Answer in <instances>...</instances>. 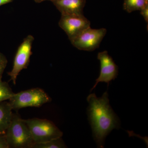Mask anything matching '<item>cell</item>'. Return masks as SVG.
I'll list each match as a JSON object with an SVG mask.
<instances>
[{
    "instance_id": "cell-1",
    "label": "cell",
    "mask_w": 148,
    "mask_h": 148,
    "mask_svg": "<svg viewBox=\"0 0 148 148\" xmlns=\"http://www.w3.org/2000/svg\"><path fill=\"white\" fill-rule=\"evenodd\" d=\"M88 120L92 128V136L98 148H104L106 137L113 130L119 129L120 121L110 104L108 91L101 97L95 93L87 98Z\"/></svg>"
},
{
    "instance_id": "cell-2",
    "label": "cell",
    "mask_w": 148,
    "mask_h": 148,
    "mask_svg": "<svg viewBox=\"0 0 148 148\" xmlns=\"http://www.w3.org/2000/svg\"><path fill=\"white\" fill-rule=\"evenodd\" d=\"M5 135L9 148H31L34 143L25 120L17 113H13Z\"/></svg>"
},
{
    "instance_id": "cell-3",
    "label": "cell",
    "mask_w": 148,
    "mask_h": 148,
    "mask_svg": "<svg viewBox=\"0 0 148 148\" xmlns=\"http://www.w3.org/2000/svg\"><path fill=\"white\" fill-rule=\"evenodd\" d=\"M8 101L12 110H18L28 107L39 108L51 99L43 89L35 88L15 93Z\"/></svg>"
},
{
    "instance_id": "cell-4",
    "label": "cell",
    "mask_w": 148,
    "mask_h": 148,
    "mask_svg": "<svg viewBox=\"0 0 148 148\" xmlns=\"http://www.w3.org/2000/svg\"><path fill=\"white\" fill-rule=\"evenodd\" d=\"M24 120L34 143H43L63 135V132L51 121L36 118Z\"/></svg>"
},
{
    "instance_id": "cell-5",
    "label": "cell",
    "mask_w": 148,
    "mask_h": 148,
    "mask_svg": "<svg viewBox=\"0 0 148 148\" xmlns=\"http://www.w3.org/2000/svg\"><path fill=\"white\" fill-rule=\"evenodd\" d=\"M34 38L32 35H28L24 39L16 51L11 71L8 73L10 80L13 84H16L18 74L24 69H27L32 55V48Z\"/></svg>"
},
{
    "instance_id": "cell-6",
    "label": "cell",
    "mask_w": 148,
    "mask_h": 148,
    "mask_svg": "<svg viewBox=\"0 0 148 148\" xmlns=\"http://www.w3.org/2000/svg\"><path fill=\"white\" fill-rule=\"evenodd\" d=\"M107 32L105 28L92 29L90 27L71 42L75 47L79 50L92 51L99 47Z\"/></svg>"
},
{
    "instance_id": "cell-7",
    "label": "cell",
    "mask_w": 148,
    "mask_h": 148,
    "mask_svg": "<svg viewBox=\"0 0 148 148\" xmlns=\"http://www.w3.org/2000/svg\"><path fill=\"white\" fill-rule=\"evenodd\" d=\"M59 27L66 33L70 41L90 27V21L82 14H61Z\"/></svg>"
},
{
    "instance_id": "cell-8",
    "label": "cell",
    "mask_w": 148,
    "mask_h": 148,
    "mask_svg": "<svg viewBox=\"0 0 148 148\" xmlns=\"http://www.w3.org/2000/svg\"><path fill=\"white\" fill-rule=\"evenodd\" d=\"M97 58L101 65L100 75L90 91L96 87L99 82L106 83L108 86L110 82L116 78L118 75V67L107 51L99 52Z\"/></svg>"
},
{
    "instance_id": "cell-9",
    "label": "cell",
    "mask_w": 148,
    "mask_h": 148,
    "mask_svg": "<svg viewBox=\"0 0 148 148\" xmlns=\"http://www.w3.org/2000/svg\"><path fill=\"white\" fill-rule=\"evenodd\" d=\"M52 2L61 14H82L86 0H53Z\"/></svg>"
},
{
    "instance_id": "cell-10",
    "label": "cell",
    "mask_w": 148,
    "mask_h": 148,
    "mask_svg": "<svg viewBox=\"0 0 148 148\" xmlns=\"http://www.w3.org/2000/svg\"><path fill=\"white\" fill-rule=\"evenodd\" d=\"M8 101L0 103V133L5 134L10 124L13 113Z\"/></svg>"
},
{
    "instance_id": "cell-11",
    "label": "cell",
    "mask_w": 148,
    "mask_h": 148,
    "mask_svg": "<svg viewBox=\"0 0 148 148\" xmlns=\"http://www.w3.org/2000/svg\"><path fill=\"white\" fill-rule=\"evenodd\" d=\"M62 138H56L43 143H34L31 148H67Z\"/></svg>"
},
{
    "instance_id": "cell-12",
    "label": "cell",
    "mask_w": 148,
    "mask_h": 148,
    "mask_svg": "<svg viewBox=\"0 0 148 148\" xmlns=\"http://www.w3.org/2000/svg\"><path fill=\"white\" fill-rule=\"evenodd\" d=\"M145 0H124L123 8L128 13L135 11H140L146 4Z\"/></svg>"
},
{
    "instance_id": "cell-13",
    "label": "cell",
    "mask_w": 148,
    "mask_h": 148,
    "mask_svg": "<svg viewBox=\"0 0 148 148\" xmlns=\"http://www.w3.org/2000/svg\"><path fill=\"white\" fill-rule=\"evenodd\" d=\"M14 93L7 83L0 82V103L9 100Z\"/></svg>"
},
{
    "instance_id": "cell-14",
    "label": "cell",
    "mask_w": 148,
    "mask_h": 148,
    "mask_svg": "<svg viewBox=\"0 0 148 148\" xmlns=\"http://www.w3.org/2000/svg\"><path fill=\"white\" fill-rule=\"evenodd\" d=\"M8 64V60L3 53L0 52V82L2 81V78L3 73L4 71Z\"/></svg>"
},
{
    "instance_id": "cell-15",
    "label": "cell",
    "mask_w": 148,
    "mask_h": 148,
    "mask_svg": "<svg viewBox=\"0 0 148 148\" xmlns=\"http://www.w3.org/2000/svg\"><path fill=\"white\" fill-rule=\"evenodd\" d=\"M140 14L143 16V18L145 20L147 24L148 23V3L145 5L140 10Z\"/></svg>"
},
{
    "instance_id": "cell-16",
    "label": "cell",
    "mask_w": 148,
    "mask_h": 148,
    "mask_svg": "<svg viewBox=\"0 0 148 148\" xmlns=\"http://www.w3.org/2000/svg\"><path fill=\"white\" fill-rule=\"evenodd\" d=\"M0 148H9L5 134L0 133Z\"/></svg>"
},
{
    "instance_id": "cell-17",
    "label": "cell",
    "mask_w": 148,
    "mask_h": 148,
    "mask_svg": "<svg viewBox=\"0 0 148 148\" xmlns=\"http://www.w3.org/2000/svg\"><path fill=\"white\" fill-rule=\"evenodd\" d=\"M14 0H0V6L12 2Z\"/></svg>"
},
{
    "instance_id": "cell-18",
    "label": "cell",
    "mask_w": 148,
    "mask_h": 148,
    "mask_svg": "<svg viewBox=\"0 0 148 148\" xmlns=\"http://www.w3.org/2000/svg\"><path fill=\"white\" fill-rule=\"evenodd\" d=\"M51 1V2L53 1V0H34L35 2L37 3H40L42 2L45 1Z\"/></svg>"
},
{
    "instance_id": "cell-19",
    "label": "cell",
    "mask_w": 148,
    "mask_h": 148,
    "mask_svg": "<svg viewBox=\"0 0 148 148\" xmlns=\"http://www.w3.org/2000/svg\"><path fill=\"white\" fill-rule=\"evenodd\" d=\"M147 3H148V0H145Z\"/></svg>"
}]
</instances>
